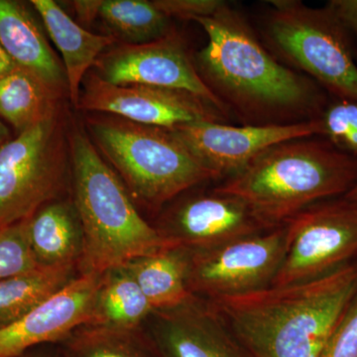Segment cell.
Listing matches in <instances>:
<instances>
[{"mask_svg": "<svg viewBox=\"0 0 357 357\" xmlns=\"http://www.w3.org/2000/svg\"><path fill=\"white\" fill-rule=\"evenodd\" d=\"M208 34L197 61L201 77L225 109L234 107L256 124L319 117L323 95L306 77L281 65L259 43L248 22L229 4L194 20ZM292 123V122H290Z\"/></svg>", "mask_w": 357, "mask_h": 357, "instance_id": "cell-1", "label": "cell"}, {"mask_svg": "<svg viewBox=\"0 0 357 357\" xmlns=\"http://www.w3.org/2000/svg\"><path fill=\"white\" fill-rule=\"evenodd\" d=\"M357 293V261L314 279L208 301L253 357H319Z\"/></svg>", "mask_w": 357, "mask_h": 357, "instance_id": "cell-2", "label": "cell"}, {"mask_svg": "<svg viewBox=\"0 0 357 357\" xmlns=\"http://www.w3.org/2000/svg\"><path fill=\"white\" fill-rule=\"evenodd\" d=\"M274 145L213 191L241 199L269 229L314 204L344 196L357 184V158L328 141Z\"/></svg>", "mask_w": 357, "mask_h": 357, "instance_id": "cell-3", "label": "cell"}, {"mask_svg": "<svg viewBox=\"0 0 357 357\" xmlns=\"http://www.w3.org/2000/svg\"><path fill=\"white\" fill-rule=\"evenodd\" d=\"M72 199L84 230L79 275L102 274L169 245L136 208L121 178L79 128L70 132Z\"/></svg>", "mask_w": 357, "mask_h": 357, "instance_id": "cell-4", "label": "cell"}, {"mask_svg": "<svg viewBox=\"0 0 357 357\" xmlns=\"http://www.w3.org/2000/svg\"><path fill=\"white\" fill-rule=\"evenodd\" d=\"M89 136L132 199L158 211L195 185L222 178L204 165L173 131L93 114Z\"/></svg>", "mask_w": 357, "mask_h": 357, "instance_id": "cell-5", "label": "cell"}, {"mask_svg": "<svg viewBox=\"0 0 357 357\" xmlns=\"http://www.w3.org/2000/svg\"><path fill=\"white\" fill-rule=\"evenodd\" d=\"M63 109L0 147V229L63 198L70 178Z\"/></svg>", "mask_w": 357, "mask_h": 357, "instance_id": "cell-6", "label": "cell"}, {"mask_svg": "<svg viewBox=\"0 0 357 357\" xmlns=\"http://www.w3.org/2000/svg\"><path fill=\"white\" fill-rule=\"evenodd\" d=\"M266 30L274 48L335 98L357 102L352 37L328 8L296 0L271 1Z\"/></svg>", "mask_w": 357, "mask_h": 357, "instance_id": "cell-7", "label": "cell"}, {"mask_svg": "<svg viewBox=\"0 0 357 357\" xmlns=\"http://www.w3.org/2000/svg\"><path fill=\"white\" fill-rule=\"evenodd\" d=\"M286 245L283 225L217 248H187L188 288L195 297L211 302L270 287L283 262Z\"/></svg>", "mask_w": 357, "mask_h": 357, "instance_id": "cell-8", "label": "cell"}, {"mask_svg": "<svg viewBox=\"0 0 357 357\" xmlns=\"http://www.w3.org/2000/svg\"><path fill=\"white\" fill-rule=\"evenodd\" d=\"M285 227L287 245L273 287L314 280L357 257V206L344 199L314 204Z\"/></svg>", "mask_w": 357, "mask_h": 357, "instance_id": "cell-9", "label": "cell"}, {"mask_svg": "<svg viewBox=\"0 0 357 357\" xmlns=\"http://www.w3.org/2000/svg\"><path fill=\"white\" fill-rule=\"evenodd\" d=\"M77 109L169 130L194 122H222L225 117L217 107L188 91L110 84L96 73L84 79Z\"/></svg>", "mask_w": 357, "mask_h": 357, "instance_id": "cell-10", "label": "cell"}, {"mask_svg": "<svg viewBox=\"0 0 357 357\" xmlns=\"http://www.w3.org/2000/svg\"><path fill=\"white\" fill-rule=\"evenodd\" d=\"M95 67L96 74L110 84L188 91L227 114V109L204 83L184 45L173 33L148 43H126L107 49Z\"/></svg>", "mask_w": 357, "mask_h": 357, "instance_id": "cell-11", "label": "cell"}, {"mask_svg": "<svg viewBox=\"0 0 357 357\" xmlns=\"http://www.w3.org/2000/svg\"><path fill=\"white\" fill-rule=\"evenodd\" d=\"M195 156L220 177L234 175L274 145L323 136L321 119L282 124L232 126L202 121L172 129Z\"/></svg>", "mask_w": 357, "mask_h": 357, "instance_id": "cell-12", "label": "cell"}, {"mask_svg": "<svg viewBox=\"0 0 357 357\" xmlns=\"http://www.w3.org/2000/svg\"><path fill=\"white\" fill-rule=\"evenodd\" d=\"M155 227L169 243L192 250L271 230L241 199L215 191L173 206Z\"/></svg>", "mask_w": 357, "mask_h": 357, "instance_id": "cell-13", "label": "cell"}, {"mask_svg": "<svg viewBox=\"0 0 357 357\" xmlns=\"http://www.w3.org/2000/svg\"><path fill=\"white\" fill-rule=\"evenodd\" d=\"M142 328L160 357H243L220 312L195 296L180 306L153 311Z\"/></svg>", "mask_w": 357, "mask_h": 357, "instance_id": "cell-14", "label": "cell"}, {"mask_svg": "<svg viewBox=\"0 0 357 357\" xmlns=\"http://www.w3.org/2000/svg\"><path fill=\"white\" fill-rule=\"evenodd\" d=\"M100 275H79L50 299L0 331V357H16L39 345L59 344L86 325Z\"/></svg>", "mask_w": 357, "mask_h": 357, "instance_id": "cell-15", "label": "cell"}, {"mask_svg": "<svg viewBox=\"0 0 357 357\" xmlns=\"http://www.w3.org/2000/svg\"><path fill=\"white\" fill-rule=\"evenodd\" d=\"M0 45L20 67L69 95L62 63L36 20L20 2L0 0Z\"/></svg>", "mask_w": 357, "mask_h": 357, "instance_id": "cell-16", "label": "cell"}, {"mask_svg": "<svg viewBox=\"0 0 357 357\" xmlns=\"http://www.w3.org/2000/svg\"><path fill=\"white\" fill-rule=\"evenodd\" d=\"M52 41L63 58L70 102L77 107L82 84L89 70L117 40L84 29L53 0H31Z\"/></svg>", "mask_w": 357, "mask_h": 357, "instance_id": "cell-17", "label": "cell"}, {"mask_svg": "<svg viewBox=\"0 0 357 357\" xmlns=\"http://www.w3.org/2000/svg\"><path fill=\"white\" fill-rule=\"evenodd\" d=\"M30 248L37 266L79 267L84 230L72 198L54 199L29 218Z\"/></svg>", "mask_w": 357, "mask_h": 357, "instance_id": "cell-18", "label": "cell"}, {"mask_svg": "<svg viewBox=\"0 0 357 357\" xmlns=\"http://www.w3.org/2000/svg\"><path fill=\"white\" fill-rule=\"evenodd\" d=\"M124 264L154 311L172 309L192 297L188 288L187 248L169 244Z\"/></svg>", "mask_w": 357, "mask_h": 357, "instance_id": "cell-19", "label": "cell"}, {"mask_svg": "<svg viewBox=\"0 0 357 357\" xmlns=\"http://www.w3.org/2000/svg\"><path fill=\"white\" fill-rule=\"evenodd\" d=\"M153 311L128 267L122 264L100 275L89 319L84 326L137 330Z\"/></svg>", "mask_w": 357, "mask_h": 357, "instance_id": "cell-20", "label": "cell"}, {"mask_svg": "<svg viewBox=\"0 0 357 357\" xmlns=\"http://www.w3.org/2000/svg\"><path fill=\"white\" fill-rule=\"evenodd\" d=\"M64 96L31 70L17 67L0 77V119L16 133L24 132L63 109Z\"/></svg>", "mask_w": 357, "mask_h": 357, "instance_id": "cell-21", "label": "cell"}, {"mask_svg": "<svg viewBox=\"0 0 357 357\" xmlns=\"http://www.w3.org/2000/svg\"><path fill=\"white\" fill-rule=\"evenodd\" d=\"M79 276L76 267H36L0 280V331L13 325Z\"/></svg>", "mask_w": 357, "mask_h": 357, "instance_id": "cell-22", "label": "cell"}, {"mask_svg": "<svg viewBox=\"0 0 357 357\" xmlns=\"http://www.w3.org/2000/svg\"><path fill=\"white\" fill-rule=\"evenodd\" d=\"M98 18L115 39L143 44L166 36L170 18L147 0H102Z\"/></svg>", "mask_w": 357, "mask_h": 357, "instance_id": "cell-23", "label": "cell"}, {"mask_svg": "<svg viewBox=\"0 0 357 357\" xmlns=\"http://www.w3.org/2000/svg\"><path fill=\"white\" fill-rule=\"evenodd\" d=\"M63 357H160L143 328L83 326L60 342Z\"/></svg>", "mask_w": 357, "mask_h": 357, "instance_id": "cell-24", "label": "cell"}, {"mask_svg": "<svg viewBox=\"0 0 357 357\" xmlns=\"http://www.w3.org/2000/svg\"><path fill=\"white\" fill-rule=\"evenodd\" d=\"M323 136L333 147L357 158V102L335 98L319 115Z\"/></svg>", "mask_w": 357, "mask_h": 357, "instance_id": "cell-25", "label": "cell"}, {"mask_svg": "<svg viewBox=\"0 0 357 357\" xmlns=\"http://www.w3.org/2000/svg\"><path fill=\"white\" fill-rule=\"evenodd\" d=\"M29 218L0 229V280L37 266L30 248Z\"/></svg>", "mask_w": 357, "mask_h": 357, "instance_id": "cell-26", "label": "cell"}, {"mask_svg": "<svg viewBox=\"0 0 357 357\" xmlns=\"http://www.w3.org/2000/svg\"><path fill=\"white\" fill-rule=\"evenodd\" d=\"M319 357H357V293L338 321Z\"/></svg>", "mask_w": 357, "mask_h": 357, "instance_id": "cell-27", "label": "cell"}, {"mask_svg": "<svg viewBox=\"0 0 357 357\" xmlns=\"http://www.w3.org/2000/svg\"><path fill=\"white\" fill-rule=\"evenodd\" d=\"M154 4L167 17L194 20L217 13L225 3L222 0H154Z\"/></svg>", "mask_w": 357, "mask_h": 357, "instance_id": "cell-28", "label": "cell"}, {"mask_svg": "<svg viewBox=\"0 0 357 357\" xmlns=\"http://www.w3.org/2000/svg\"><path fill=\"white\" fill-rule=\"evenodd\" d=\"M330 9L351 37L357 39V0H332Z\"/></svg>", "mask_w": 357, "mask_h": 357, "instance_id": "cell-29", "label": "cell"}, {"mask_svg": "<svg viewBox=\"0 0 357 357\" xmlns=\"http://www.w3.org/2000/svg\"><path fill=\"white\" fill-rule=\"evenodd\" d=\"M102 0H77L72 1L73 8L77 16V20L84 25L91 24L98 18Z\"/></svg>", "mask_w": 357, "mask_h": 357, "instance_id": "cell-30", "label": "cell"}, {"mask_svg": "<svg viewBox=\"0 0 357 357\" xmlns=\"http://www.w3.org/2000/svg\"><path fill=\"white\" fill-rule=\"evenodd\" d=\"M16 357H63V354L59 342V344H46L33 347Z\"/></svg>", "mask_w": 357, "mask_h": 357, "instance_id": "cell-31", "label": "cell"}, {"mask_svg": "<svg viewBox=\"0 0 357 357\" xmlns=\"http://www.w3.org/2000/svg\"><path fill=\"white\" fill-rule=\"evenodd\" d=\"M20 67L6 53V50L0 45V77L6 76L11 70Z\"/></svg>", "mask_w": 357, "mask_h": 357, "instance_id": "cell-32", "label": "cell"}, {"mask_svg": "<svg viewBox=\"0 0 357 357\" xmlns=\"http://www.w3.org/2000/svg\"><path fill=\"white\" fill-rule=\"evenodd\" d=\"M10 140V133H9L8 128H6V124L0 119V147L6 144L7 141Z\"/></svg>", "mask_w": 357, "mask_h": 357, "instance_id": "cell-33", "label": "cell"}, {"mask_svg": "<svg viewBox=\"0 0 357 357\" xmlns=\"http://www.w3.org/2000/svg\"><path fill=\"white\" fill-rule=\"evenodd\" d=\"M342 199H345V201L349 202V203L356 204L357 206V184L354 185V188L347 192Z\"/></svg>", "mask_w": 357, "mask_h": 357, "instance_id": "cell-34", "label": "cell"}]
</instances>
